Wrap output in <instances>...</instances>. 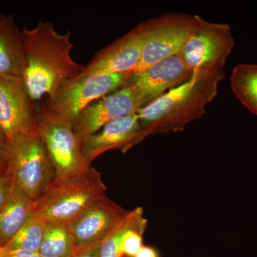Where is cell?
<instances>
[{
	"mask_svg": "<svg viewBox=\"0 0 257 257\" xmlns=\"http://www.w3.org/2000/svg\"><path fill=\"white\" fill-rule=\"evenodd\" d=\"M25 65L23 77L32 100L51 99L67 83L78 77L85 66L71 57V32L60 34L52 22L39 21L21 31Z\"/></svg>",
	"mask_w": 257,
	"mask_h": 257,
	"instance_id": "cell-1",
	"label": "cell"
},
{
	"mask_svg": "<svg viewBox=\"0 0 257 257\" xmlns=\"http://www.w3.org/2000/svg\"><path fill=\"white\" fill-rule=\"evenodd\" d=\"M224 77V69H198L187 82L139 109L137 114L147 137L183 131L189 123L202 118Z\"/></svg>",
	"mask_w": 257,
	"mask_h": 257,
	"instance_id": "cell-2",
	"label": "cell"
},
{
	"mask_svg": "<svg viewBox=\"0 0 257 257\" xmlns=\"http://www.w3.org/2000/svg\"><path fill=\"white\" fill-rule=\"evenodd\" d=\"M100 173L92 165L78 173L53 179L34 202L33 214L46 221L69 223L106 195Z\"/></svg>",
	"mask_w": 257,
	"mask_h": 257,
	"instance_id": "cell-3",
	"label": "cell"
},
{
	"mask_svg": "<svg viewBox=\"0 0 257 257\" xmlns=\"http://www.w3.org/2000/svg\"><path fill=\"white\" fill-rule=\"evenodd\" d=\"M3 150L6 172L35 202L55 177L48 152L37 131L7 140Z\"/></svg>",
	"mask_w": 257,
	"mask_h": 257,
	"instance_id": "cell-4",
	"label": "cell"
},
{
	"mask_svg": "<svg viewBox=\"0 0 257 257\" xmlns=\"http://www.w3.org/2000/svg\"><path fill=\"white\" fill-rule=\"evenodd\" d=\"M37 131L48 152L54 179L78 173L89 167L82 143L74 133L72 121L52 112L45 104L37 106Z\"/></svg>",
	"mask_w": 257,
	"mask_h": 257,
	"instance_id": "cell-5",
	"label": "cell"
},
{
	"mask_svg": "<svg viewBox=\"0 0 257 257\" xmlns=\"http://www.w3.org/2000/svg\"><path fill=\"white\" fill-rule=\"evenodd\" d=\"M202 18L197 15L172 13L144 22L145 44L140 64L133 76L180 53L189 37L200 25Z\"/></svg>",
	"mask_w": 257,
	"mask_h": 257,
	"instance_id": "cell-6",
	"label": "cell"
},
{
	"mask_svg": "<svg viewBox=\"0 0 257 257\" xmlns=\"http://www.w3.org/2000/svg\"><path fill=\"white\" fill-rule=\"evenodd\" d=\"M133 74L77 77L67 83L44 104L52 112L72 121L89 104L126 85Z\"/></svg>",
	"mask_w": 257,
	"mask_h": 257,
	"instance_id": "cell-7",
	"label": "cell"
},
{
	"mask_svg": "<svg viewBox=\"0 0 257 257\" xmlns=\"http://www.w3.org/2000/svg\"><path fill=\"white\" fill-rule=\"evenodd\" d=\"M235 46L230 25L202 18L200 25L189 37L180 55L189 69H224Z\"/></svg>",
	"mask_w": 257,
	"mask_h": 257,
	"instance_id": "cell-8",
	"label": "cell"
},
{
	"mask_svg": "<svg viewBox=\"0 0 257 257\" xmlns=\"http://www.w3.org/2000/svg\"><path fill=\"white\" fill-rule=\"evenodd\" d=\"M0 130L7 140L37 131V105L22 77L0 74Z\"/></svg>",
	"mask_w": 257,
	"mask_h": 257,
	"instance_id": "cell-9",
	"label": "cell"
},
{
	"mask_svg": "<svg viewBox=\"0 0 257 257\" xmlns=\"http://www.w3.org/2000/svg\"><path fill=\"white\" fill-rule=\"evenodd\" d=\"M139 109L135 89L128 81L124 87L98 99L82 110L72 121L74 133L82 143L109 121L137 113Z\"/></svg>",
	"mask_w": 257,
	"mask_h": 257,
	"instance_id": "cell-10",
	"label": "cell"
},
{
	"mask_svg": "<svg viewBox=\"0 0 257 257\" xmlns=\"http://www.w3.org/2000/svg\"><path fill=\"white\" fill-rule=\"evenodd\" d=\"M128 212L106 196L96 201L67 223L75 249L102 242Z\"/></svg>",
	"mask_w": 257,
	"mask_h": 257,
	"instance_id": "cell-11",
	"label": "cell"
},
{
	"mask_svg": "<svg viewBox=\"0 0 257 257\" xmlns=\"http://www.w3.org/2000/svg\"><path fill=\"white\" fill-rule=\"evenodd\" d=\"M145 39L141 23L97 52L79 77L133 73L141 60Z\"/></svg>",
	"mask_w": 257,
	"mask_h": 257,
	"instance_id": "cell-12",
	"label": "cell"
},
{
	"mask_svg": "<svg viewBox=\"0 0 257 257\" xmlns=\"http://www.w3.org/2000/svg\"><path fill=\"white\" fill-rule=\"evenodd\" d=\"M193 73L179 53L154 64L138 75L132 76L130 82L135 89L140 109L187 82Z\"/></svg>",
	"mask_w": 257,
	"mask_h": 257,
	"instance_id": "cell-13",
	"label": "cell"
},
{
	"mask_svg": "<svg viewBox=\"0 0 257 257\" xmlns=\"http://www.w3.org/2000/svg\"><path fill=\"white\" fill-rule=\"evenodd\" d=\"M147 138L137 113L109 121L97 133L82 142V152L88 163L110 150L126 153Z\"/></svg>",
	"mask_w": 257,
	"mask_h": 257,
	"instance_id": "cell-14",
	"label": "cell"
},
{
	"mask_svg": "<svg viewBox=\"0 0 257 257\" xmlns=\"http://www.w3.org/2000/svg\"><path fill=\"white\" fill-rule=\"evenodd\" d=\"M25 65L21 31L15 17L0 14V74L22 77Z\"/></svg>",
	"mask_w": 257,
	"mask_h": 257,
	"instance_id": "cell-15",
	"label": "cell"
},
{
	"mask_svg": "<svg viewBox=\"0 0 257 257\" xmlns=\"http://www.w3.org/2000/svg\"><path fill=\"white\" fill-rule=\"evenodd\" d=\"M34 201L18 184H13L8 200L0 211V243L4 246L18 234L33 212Z\"/></svg>",
	"mask_w": 257,
	"mask_h": 257,
	"instance_id": "cell-16",
	"label": "cell"
},
{
	"mask_svg": "<svg viewBox=\"0 0 257 257\" xmlns=\"http://www.w3.org/2000/svg\"><path fill=\"white\" fill-rule=\"evenodd\" d=\"M231 87L240 102L257 116V64L236 65L231 73Z\"/></svg>",
	"mask_w": 257,
	"mask_h": 257,
	"instance_id": "cell-17",
	"label": "cell"
},
{
	"mask_svg": "<svg viewBox=\"0 0 257 257\" xmlns=\"http://www.w3.org/2000/svg\"><path fill=\"white\" fill-rule=\"evenodd\" d=\"M75 248L67 223L46 221L40 253L42 257H70Z\"/></svg>",
	"mask_w": 257,
	"mask_h": 257,
	"instance_id": "cell-18",
	"label": "cell"
},
{
	"mask_svg": "<svg viewBox=\"0 0 257 257\" xmlns=\"http://www.w3.org/2000/svg\"><path fill=\"white\" fill-rule=\"evenodd\" d=\"M46 228V221L32 214L30 219L3 248L5 249H22L39 252Z\"/></svg>",
	"mask_w": 257,
	"mask_h": 257,
	"instance_id": "cell-19",
	"label": "cell"
},
{
	"mask_svg": "<svg viewBox=\"0 0 257 257\" xmlns=\"http://www.w3.org/2000/svg\"><path fill=\"white\" fill-rule=\"evenodd\" d=\"M144 216L143 208L137 207L128 211L119 224L103 240L101 243L100 256L99 257H121L120 253V243L121 238L126 230L135 222L139 218Z\"/></svg>",
	"mask_w": 257,
	"mask_h": 257,
	"instance_id": "cell-20",
	"label": "cell"
},
{
	"mask_svg": "<svg viewBox=\"0 0 257 257\" xmlns=\"http://www.w3.org/2000/svg\"><path fill=\"white\" fill-rule=\"evenodd\" d=\"M147 226V220L143 216L126 230L120 243L121 257H134L143 247V235Z\"/></svg>",
	"mask_w": 257,
	"mask_h": 257,
	"instance_id": "cell-21",
	"label": "cell"
},
{
	"mask_svg": "<svg viewBox=\"0 0 257 257\" xmlns=\"http://www.w3.org/2000/svg\"><path fill=\"white\" fill-rule=\"evenodd\" d=\"M13 177L8 172L0 175V211L4 207L13 189Z\"/></svg>",
	"mask_w": 257,
	"mask_h": 257,
	"instance_id": "cell-22",
	"label": "cell"
},
{
	"mask_svg": "<svg viewBox=\"0 0 257 257\" xmlns=\"http://www.w3.org/2000/svg\"><path fill=\"white\" fill-rule=\"evenodd\" d=\"M101 243V242L88 247L75 249L70 257H99Z\"/></svg>",
	"mask_w": 257,
	"mask_h": 257,
	"instance_id": "cell-23",
	"label": "cell"
},
{
	"mask_svg": "<svg viewBox=\"0 0 257 257\" xmlns=\"http://www.w3.org/2000/svg\"><path fill=\"white\" fill-rule=\"evenodd\" d=\"M1 257H42L39 252L22 249H5L3 247Z\"/></svg>",
	"mask_w": 257,
	"mask_h": 257,
	"instance_id": "cell-24",
	"label": "cell"
},
{
	"mask_svg": "<svg viewBox=\"0 0 257 257\" xmlns=\"http://www.w3.org/2000/svg\"><path fill=\"white\" fill-rule=\"evenodd\" d=\"M134 257H160L156 248L150 246L143 245L140 251Z\"/></svg>",
	"mask_w": 257,
	"mask_h": 257,
	"instance_id": "cell-25",
	"label": "cell"
},
{
	"mask_svg": "<svg viewBox=\"0 0 257 257\" xmlns=\"http://www.w3.org/2000/svg\"><path fill=\"white\" fill-rule=\"evenodd\" d=\"M7 170V162L3 150H0V175L5 173Z\"/></svg>",
	"mask_w": 257,
	"mask_h": 257,
	"instance_id": "cell-26",
	"label": "cell"
},
{
	"mask_svg": "<svg viewBox=\"0 0 257 257\" xmlns=\"http://www.w3.org/2000/svg\"><path fill=\"white\" fill-rule=\"evenodd\" d=\"M6 142V138H5V135H3L1 130H0V150H3L4 149Z\"/></svg>",
	"mask_w": 257,
	"mask_h": 257,
	"instance_id": "cell-27",
	"label": "cell"
},
{
	"mask_svg": "<svg viewBox=\"0 0 257 257\" xmlns=\"http://www.w3.org/2000/svg\"><path fill=\"white\" fill-rule=\"evenodd\" d=\"M3 246H2L1 243H0V257H1L2 251H3Z\"/></svg>",
	"mask_w": 257,
	"mask_h": 257,
	"instance_id": "cell-28",
	"label": "cell"
}]
</instances>
